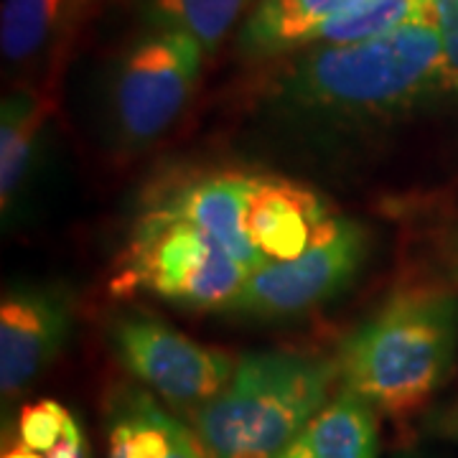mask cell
<instances>
[{"instance_id":"11","label":"cell","mask_w":458,"mask_h":458,"mask_svg":"<svg viewBox=\"0 0 458 458\" xmlns=\"http://www.w3.org/2000/svg\"><path fill=\"white\" fill-rule=\"evenodd\" d=\"M372 403L349 387L331 394L278 458H377L379 423Z\"/></svg>"},{"instance_id":"13","label":"cell","mask_w":458,"mask_h":458,"mask_svg":"<svg viewBox=\"0 0 458 458\" xmlns=\"http://www.w3.org/2000/svg\"><path fill=\"white\" fill-rule=\"evenodd\" d=\"M49 105L31 89H21L3 99L0 114V201L3 214L16 207L21 186L29 176L36 146L44 131Z\"/></svg>"},{"instance_id":"15","label":"cell","mask_w":458,"mask_h":458,"mask_svg":"<svg viewBox=\"0 0 458 458\" xmlns=\"http://www.w3.org/2000/svg\"><path fill=\"white\" fill-rule=\"evenodd\" d=\"M69 0H3L0 47L3 59L13 66L31 64L62 29Z\"/></svg>"},{"instance_id":"4","label":"cell","mask_w":458,"mask_h":458,"mask_svg":"<svg viewBox=\"0 0 458 458\" xmlns=\"http://www.w3.org/2000/svg\"><path fill=\"white\" fill-rule=\"evenodd\" d=\"M247 276L245 267L204 232L148 209L123 252L113 288L117 293L146 291L197 311H225Z\"/></svg>"},{"instance_id":"19","label":"cell","mask_w":458,"mask_h":458,"mask_svg":"<svg viewBox=\"0 0 458 458\" xmlns=\"http://www.w3.org/2000/svg\"><path fill=\"white\" fill-rule=\"evenodd\" d=\"M423 433L430 438L458 445V400L428 410L423 415Z\"/></svg>"},{"instance_id":"17","label":"cell","mask_w":458,"mask_h":458,"mask_svg":"<svg viewBox=\"0 0 458 458\" xmlns=\"http://www.w3.org/2000/svg\"><path fill=\"white\" fill-rule=\"evenodd\" d=\"M77 418L56 400H38L26 405L18 415V443L38 454H51L64 441Z\"/></svg>"},{"instance_id":"9","label":"cell","mask_w":458,"mask_h":458,"mask_svg":"<svg viewBox=\"0 0 458 458\" xmlns=\"http://www.w3.org/2000/svg\"><path fill=\"white\" fill-rule=\"evenodd\" d=\"M252 189V174L216 171L199 174L194 179L181 181L168 191L158 194L150 209L164 212L174 219L189 222L204 232L212 242L245 267L258 270L265 258L252 245L247 234V199Z\"/></svg>"},{"instance_id":"8","label":"cell","mask_w":458,"mask_h":458,"mask_svg":"<svg viewBox=\"0 0 458 458\" xmlns=\"http://www.w3.org/2000/svg\"><path fill=\"white\" fill-rule=\"evenodd\" d=\"M74 324V295L62 283L11 285L0 301V394L13 405L62 354Z\"/></svg>"},{"instance_id":"12","label":"cell","mask_w":458,"mask_h":458,"mask_svg":"<svg viewBox=\"0 0 458 458\" xmlns=\"http://www.w3.org/2000/svg\"><path fill=\"white\" fill-rule=\"evenodd\" d=\"M361 0H258L247 16L240 44L250 56H276L309 49L316 31Z\"/></svg>"},{"instance_id":"10","label":"cell","mask_w":458,"mask_h":458,"mask_svg":"<svg viewBox=\"0 0 458 458\" xmlns=\"http://www.w3.org/2000/svg\"><path fill=\"white\" fill-rule=\"evenodd\" d=\"M328 216L327 201L311 189L280 176L252 174L245 225L265 260L301 255Z\"/></svg>"},{"instance_id":"20","label":"cell","mask_w":458,"mask_h":458,"mask_svg":"<svg viewBox=\"0 0 458 458\" xmlns=\"http://www.w3.org/2000/svg\"><path fill=\"white\" fill-rule=\"evenodd\" d=\"M438 288L458 293V225L448 229L438 242Z\"/></svg>"},{"instance_id":"16","label":"cell","mask_w":458,"mask_h":458,"mask_svg":"<svg viewBox=\"0 0 458 458\" xmlns=\"http://www.w3.org/2000/svg\"><path fill=\"white\" fill-rule=\"evenodd\" d=\"M415 21H430L428 0H361L339 16L328 18L313 36L311 47L357 44Z\"/></svg>"},{"instance_id":"18","label":"cell","mask_w":458,"mask_h":458,"mask_svg":"<svg viewBox=\"0 0 458 458\" xmlns=\"http://www.w3.org/2000/svg\"><path fill=\"white\" fill-rule=\"evenodd\" d=\"M428 13L441 33L448 80L454 92H458V0H428Z\"/></svg>"},{"instance_id":"14","label":"cell","mask_w":458,"mask_h":458,"mask_svg":"<svg viewBox=\"0 0 458 458\" xmlns=\"http://www.w3.org/2000/svg\"><path fill=\"white\" fill-rule=\"evenodd\" d=\"M255 3L258 0H148V16L156 29L186 33L212 54Z\"/></svg>"},{"instance_id":"7","label":"cell","mask_w":458,"mask_h":458,"mask_svg":"<svg viewBox=\"0 0 458 458\" xmlns=\"http://www.w3.org/2000/svg\"><path fill=\"white\" fill-rule=\"evenodd\" d=\"M204 54L191 36L156 29L123 56L114 72L110 113L125 146H148L179 120L197 89Z\"/></svg>"},{"instance_id":"2","label":"cell","mask_w":458,"mask_h":458,"mask_svg":"<svg viewBox=\"0 0 458 458\" xmlns=\"http://www.w3.org/2000/svg\"><path fill=\"white\" fill-rule=\"evenodd\" d=\"M458 354V293L418 288L394 293L336 352L339 385L377 412L408 420L445 385Z\"/></svg>"},{"instance_id":"6","label":"cell","mask_w":458,"mask_h":458,"mask_svg":"<svg viewBox=\"0 0 458 458\" xmlns=\"http://www.w3.org/2000/svg\"><path fill=\"white\" fill-rule=\"evenodd\" d=\"M107 339L117 361L165 405L186 415L227 387L237 360L216 346H207L148 311L114 313Z\"/></svg>"},{"instance_id":"23","label":"cell","mask_w":458,"mask_h":458,"mask_svg":"<svg viewBox=\"0 0 458 458\" xmlns=\"http://www.w3.org/2000/svg\"><path fill=\"white\" fill-rule=\"evenodd\" d=\"M400 458H410V456H400Z\"/></svg>"},{"instance_id":"5","label":"cell","mask_w":458,"mask_h":458,"mask_svg":"<svg viewBox=\"0 0 458 458\" xmlns=\"http://www.w3.org/2000/svg\"><path fill=\"white\" fill-rule=\"evenodd\" d=\"M367 260V232L349 216H328L311 245L288 260H265L225 313L247 318H288L331 301L357 278Z\"/></svg>"},{"instance_id":"3","label":"cell","mask_w":458,"mask_h":458,"mask_svg":"<svg viewBox=\"0 0 458 458\" xmlns=\"http://www.w3.org/2000/svg\"><path fill=\"white\" fill-rule=\"evenodd\" d=\"M339 382V364L321 354L267 349L237 360L222 393L189 412L209 458H278Z\"/></svg>"},{"instance_id":"1","label":"cell","mask_w":458,"mask_h":458,"mask_svg":"<svg viewBox=\"0 0 458 458\" xmlns=\"http://www.w3.org/2000/svg\"><path fill=\"white\" fill-rule=\"evenodd\" d=\"M454 92L433 21L405 23L357 44L306 49L283 66L278 98L295 110L346 120L405 113Z\"/></svg>"},{"instance_id":"22","label":"cell","mask_w":458,"mask_h":458,"mask_svg":"<svg viewBox=\"0 0 458 458\" xmlns=\"http://www.w3.org/2000/svg\"><path fill=\"white\" fill-rule=\"evenodd\" d=\"M3 458H47V454H38V451H31V448H26L23 443H16L11 451H5Z\"/></svg>"},{"instance_id":"21","label":"cell","mask_w":458,"mask_h":458,"mask_svg":"<svg viewBox=\"0 0 458 458\" xmlns=\"http://www.w3.org/2000/svg\"><path fill=\"white\" fill-rule=\"evenodd\" d=\"M47 458H92L89 454V445H87V438H84L82 426L74 423L69 428L66 438L51 454H47Z\"/></svg>"}]
</instances>
